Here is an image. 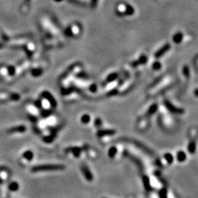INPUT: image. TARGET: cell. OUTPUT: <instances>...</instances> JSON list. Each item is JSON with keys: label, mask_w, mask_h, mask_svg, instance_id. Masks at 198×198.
Instances as JSON below:
<instances>
[{"label": "cell", "mask_w": 198, "mask_h": 198, "mask_svg": "<svg viewBox=\"0 0 198 198\" xmlns=\"http://www.w3.org/2000/svg\"><path fill=\"white\" fill-rule=\"evenodd\" d=\"M23 157L25 159H27V161H31V160L33 159L34 158V153L33 152L31 151V150H27L23 153Z\"/></svg>", "instance_id": "obj_16"}, {"label": "cell", "mask_w": 198, "mask_h": 198, "mask_svg": "<svg viewBox=\"0 0 198 198\" xmlns=\"http://www.w3.org/2000/svg\"><path fill=\"white\" fill-rule=\"evenodd\" d=\"M82 172L83 175L85 176V179H86L87 181H92L93 180V173H92V172L90 171V170L87 165H83V166H82Z\"/></svg>", "instance_id": "obj_3"}, {"label": "cell", "mask_w": 198, "mask_h": 198, "mask_svg": "<svg viewBox=\"0 0 198 198\" xmlns=\"http://www.w3.org/2000/svg\"><path fill=\"white\" fill-rule=\"evenodd\" d=\"M183 76H184L186 78H189L190 77V71L189 67L187 65H184L183 68Z\"/></svg>", "instance_id": "obj_21"}, {"label": "cell", "mask_w": 198, "mask_h": 198, "mask_svg": "<svg viewBox=\"0 0 198 198\" xmlns=\"http://www.w3.org/2000/svg\"><path fill=\"white\" fill-rule=\"evenodd\" d=\"M81 121L83 124H87L90 123V117L88 115H84L83 116L81 117Z\"/></svg>", "instance_id": "obj_20"}, {"label": "cell", "mask_w": 198, "mask_h": 198, "mask_svg": "<svg viewBox=\"0 0 198 198\" xmlns=\"http://www.w3.org/2000/svg\"><path fill=\"white\" fill-rule=\"evenodd\" d=\"M157 109H158V105H157L156 103H153V104H152L148 109L146 115L147 116H151V115H153V114L156 112Z\"/></svg>", "instance_id": "obj_10"}, {"label": "cell", "mask_w": 198, "mask_h": 198, "mask_svg": "<svg viewBox=\"0 0 198 198\" xmlns=\"http://www.w3.org/2000/svg\"><path fill=\"white\" fill-rule=\"evenodd\" d=\"M183 38V34L181 32H178L173 35L172 40L175 43H180Z\"/></svg>", "instance_id": "obj_9"}, {"label": "cell", "mask_w": 198, "mask_h": 198, "mask_svg": "<svg viewBox=\"0 0 198 198\" xmlns=\"http://www.w3.org/2000/svg\"><path fill=\"white\" fill-rule=\"evenodd\" d=\"M164 157V159L166 160V163L168 164H172L173 163V162H174V157H173V156L172 155L171 153H165Z\"/></svg>", "instance_id": "obj_17"}, {"label": "cell", "mask_w": 198, "mask_h": 198, "mask_svg": "<svg viewBox=\"0 0 198 198\" xmlns=\"http://www.w3.org/2000/svg\"><path fill=\"white\" fill-rule=\"evenodd\" d=\"M188 151L189 153H191V154H193V153H195V151H196V143H195V142L191 141L189 143Z\"/></svg>", "instance_id": "obj_15"}, {"label": "cell", "mask_w": 198, "mask_h": 198, "mask_svg": "<svg viewBox=\"0 0 198 198\" xmlns=\"http://www.w3.org/2000/svg\"><path fill=\"white\" fill-rule=\"evenodd\" d=\"M65 166L62 164H40L33 166L31 169V171L33 172L43 171H57V170H65Z\"/></svg>", "instance_id": "obj_1"}, {"label": "cell", "mask_w": 198, "mask_h": 198, "mask_svg": "<svg viewBox=\"0 0 198 198\" xmlns=\"http://www.w3.org/2000/svg\"><path fill=\"white\" fill-rule=\"evenodd\" d=\"M117 153V149L116 147L112 146L108 150V156L110 158H114Z\"/></svg>", "instance_id": "obj_14"}, {"label": "cell", "mask_w": 198, "mask_h": 198, "mask_svg": "<svg viewBox=\"0 0 198 198\" xmlns=\"http://www.w3.org/2000/svg\"><path fill=\"white\" fill-rule=\"evenodd\" d=\"M152 68H153V70H158L162 68V64L160 63L159 62H158V61L154 62V63H153V65H152Z\"/></svg>", "instance_id": "obj_24"}, {"label": "cell", "mask_w": 198, "mask_h": 198, "mask_svg": "<svg viewBox=\"0 0 198 198\" xmlns=\"http://www.w3.org/2000/svg\"><path fill=\"white\" fill-rule=\"evenodd\" d=\"M164 104L165 107L170 111V112L175 115H181L184 112V110L181 108H178V107H175V105H173L171 102L169 100H164Z\"/></svg>", "instance_id": "obj_2"}, {"label": "cell", "mask_w": 198, "mask_h": 198, "mask_svg": "<svg viewBox=\"0 0 198 198\" xmlns=\"http://www.w3.org/2000/svg\"><path fill=\"white\" fill-rule=\"evenodd\" d=\"M116 132L113 129H103V130H99L97 133V136L99 138H101V137H106V136H112V135L115 134Z\"/></svg>", "instance_id": "obj_6"}, {"label": "cell", "mask_w": 198, "mask_h": 198, "mask_svg": "<svg viewBox=\"0 0 198 198\" xmlns=\"http://www.w3.org/2000/svg\"><path fill=\"white\" fill-rule=\"evenodd\" d=\"M142 182H143L144 187H145V189L147 191H150L151 189V187H150V179L148 176L145 175V176L142 177Z\"/></svg>", "instance_id": "obj_11"}, {"label": "cell", "mask_w": 198, "mask_h": 198, "mask_svg": "<svg viewBox=\"0 0 198 198\" xmlns=\"http://www.w3.org/2000/svg\"><path fill=\"white\" fill-rule=\"evenodd\" d=\"M8 189L9 190H10L11 191H16L17 190L19 189V185H18V183L15 181L11 182V183L9 184Z\"/></svg>", "instance_id": "obj_19"}, {"label": "cell", "mask_w": 198, "mask_h": 198, "mask_svg": "<svg viewBox=\"0 0 198 198\" xmlns=\"http://www.w3.org/2000/svg\"><path fill=\"white\" fill-rule=\"evenodd\" d=\"M103 124V122L102 120H101L100 118H95V121H94V125H95V127H101Z\"/></svg>", "instance_id": "obj_25"}, {"label": "cell", "mask_w": 198, "mask_h": 198, "mask_svg": "<svg viewBox=\"0 0 198 198\" xmlns=\"http://www.w3.org/2000/svg\"><path fill=\"white\" fill-rule=\"evenodd\" d=\"M159 198H167V190L163 188L159 191Z\"/></svg>", "instance_id": "obj_22"}, {"label": "cell", "mask_w": 198, "mask_h": 198, "mask_svg": "<svg viewBox=\"0 0 198 198\" xmlns=\"http://www.w3.org/2000/svg\"><path fill=\"white\" fill-rule=\"evenodd\" d=\"M117 77H118V73H112L107 77V79H106V82H107V83H109V82H114V81H115V80L117 79Z\"/></svg>", "instance_id": "obj_18"}, {"label": "cell", "mask_w": 198, "mask_h": 198, "mask_svg": "<svg viewBox=\"0 0 198 198\" xmlns=\"http://www.w3.org/2000/svg\"><path fill=\"white\" fill-rule=\"evenodd\" d=\"M187 154H186V153H185L184 151H183V150H180V151H178V153H177L176 158L177 160H178V162H181V163L184 162L185 161L187 160Z\"/></svg>", "instance_id": "obj_8"}, {"label": "cell", "mask_w": 198, "mask_h": 198, "mask_svg": "<svg viewBox=\"0 0 198 198\" xmlns=\"http://www.w3.org/2000/svg\"><path fill=\"white\" fill-rule=\"evenodd\" d=\"M90 91L93 92V93H95V91L97 90V86L95 85H92L90 87Z\"/></svg>", "instance_id": "obj_26"}, {"label": "cell", "mask_w": 198, "mask_h": 198, "mask_svg": "<svg viewBox=\"0 0 198 198\" xmlns=\"http://www.w3.org/2000/svg\"><path fill=\"white\" fill-rule=\"evenodd\" d=\"M126 8H125V13H124V15H132L134 13V8L132 7V5H128V4H126Z\"/></svg>", "instance_id": "obj_12"}, {"label": "cell", "mask_w": 198, "mask_h": 198, "mask_svg": "<svg viewBox=\"0 0 198 198\" xmlns=\"http://www.w3.org/2000/svg\"><path fill=\"white\" fill-rule=\"evenodd\" d=\"M52 140H53V139H52L51 137H45V138L43 139V141H45L46 142H48V143L51 142Z\"/></svg>", "instance_id": "obj_27"}, {"label": "cell", "mask_w": 198, "mask_h": 198, "mask_svg": "<svg viewBox=\"0 0 198 198\" xmlns=\"http://www.w3.org/2000/svg\"><path fill=\"white\" fill-rule=\"evenodd\" d=\"M98 2V0H93V2H92V3L93 4V5H96V2Z\"/></svg>", "instance_id": "obj_30"}, {"label": "cell", "mask_w": 198, "mask_h": 198, "mask_svg": "<svg viewBox=\"0 0 198 198\" xmlns=\"http://www.w3.org/2000/svg\"><path fill=\"white\" fill-rule=\"evenodd\" d=\"M66 151H69V152H72L73 153V155L75 156L77 158L80 156V154H81V148H78V147H74V148H69V149H67Z\"/></svg>", "instance_id": "obj_13"}, {"label": "cell", "mask_w": 198, "mask_h": 198, "mask_svg": "<svg viewBox=\"0 0 198 198\" xmlns=\"http://www.w3.org/2000/svg\"><path fill=\"white\" fill-rule=\"evenodd\" d=\"M30 121L32 122V123H35V122L37 121V119L35 117L32 116V117H30Z\"/></svg>", "instance_id": "obj_28"}, {"label": "cell", "mask_w": 198, "mask_h": 198, "mask_svg": "<svg viewBox=\"0 0 198 198\" xmlns=\"http://www.w3.org/2000/svg\"><path fill=\"white\" fill-rule=\"evenodd\" d=\"M170 48V43H165L164 45L162 48H160L156 52L155 54H154V57H155L156 58H160V57H162L165 53H166V52H168Z\"/></svg>", "instance_id": "obj_4"}, {"label": "cell", "mask_w": 198, "mask_h": 198, "mask_svg": "<svg viewBox=\"0 0 198 198\" xmlns=\"http://www.w3.org/2000/svg\"><path fill=\"white\" fill-rule=\"evenodd\" d=\"M27 128L24 126H17L12 127V128L8 129V133L10 134H14V133H23L26 132Z\"/></svg>", "instance_id": "obj_7"}, {"label": "cell", "mask_w": 198, "mask_h": 198, "mask_svg": "<svg viewBox=\"0 0 198 198\" xmlns=\"http://www.w3.org/2000/svg\"><path fill=\"white\" fill-rule=\"evenodd\" d=\"M194 93H195V95H196L197 97H198V89H196V90H195V91H194Z\"/></svg>", "instance_id": "obj_29"}, {"label": "cell", "mask_w": 198, "mask_h": 198, "mask_svg": "<svg viewBox=\"0 0 198 198\" xmlns=\"http://www.w3.org/2000/svg\"><path fill=\"white\" fill-rule=\"evenodd\" d=\"M137 60L139 61L140 65H144V64L146 63L147 61H148V58H147V57L145 54H142Z\"/></svg>", "instance_id": "obj_23"}, {"label": "cell", "mask_w": 198, "mask_h": 198, "mask_svg": "<svg viewBox=\"0 0 198 198\" xmlns=\"http://www.w3.org/2000/svg\"><path fill=\"white\" fill-rule=\"evenodd\" d=\"M42 95H43V98L48 101V103H49V104L51 105V107H53V108H54V107H57V101H56V100H55L54 98V97L52 96V95H51L49 93H48V92H46V91L43 92V94H42Z\"/></svg>", "instance_id": "obj_5"}]
</instances>
